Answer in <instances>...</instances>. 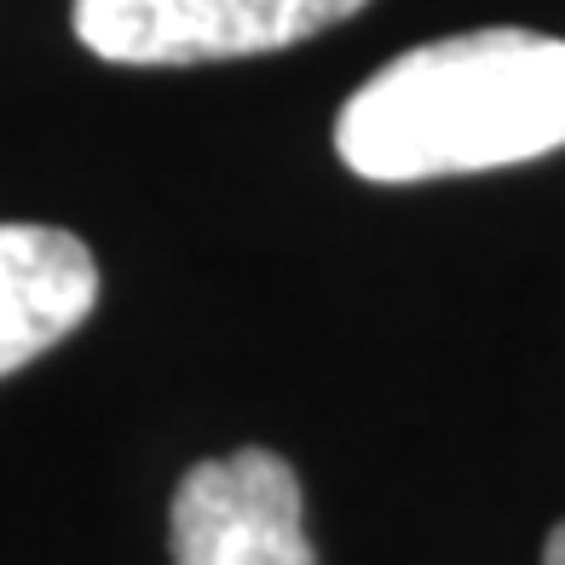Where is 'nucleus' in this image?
Masks as SVG:
<instances>
[{
  "instance_id": "nucleus-1",
  "label": "nucleus",
  "mask_w": 565,
  "mask_h": 565,
  "mask_svg": "<svg viewBox=\"0 0 565 565\" xmlns=\"http://www.w3.org/2000/svg\"><path fill=\"white\" fill-rule=\"evenodd\" d=\"M335 150L358 179L416 185L565 150V41L536 30H468L381 64L335 116Z\"/></svg>"
},
{
  "instance_id": "nucleus-2",
  "label": "nucleus",
  "mask_w": 565,
  "mask_h": 565,
  "mask_svg": "<svg viewBox=\"0 0 565 565\" xmlns=\"http://www.w3.org/2000/svg\"><path fill=\"white\" fill-rule=\"evenodd\" d=\"M364 0H75V41L105 64H209L312 41Z\"/></svg>"
},
{
  "instance_id": "nucleus-3",
  "label": "nucleus",
  "mask_w": 565,
  "mask_h": 565,
  "mask_svg": "<svg viewBox=\"0 0 565 565\" xmlns=\"http://www.w3.org/2000/svg\"><path fill=\"white\" fill-rule=\"evenodd\" d=\"M168 531L173 565H318L300 479L260 445L196 461L173 491Z\"/></svg>"
},
{
  "instance_id": "nucleus-4",
  "label": "nucleus",
  "mask_w": 565,
  "mask_h": 565,
  "mask_svg": "<svg viewBox=\"0 0 565 565\" xmlns=\"http://www.w3.org/2000/svg\"><path fill=\"white\" fill-rule=\"evenodd\" d=\"M98 300V266L82 237L58 225H0V381L35 364Z\"/></svg>"
},
{
  "instance_id": "nucleus-5",
  "label": "nucleus",
  "mask_w": 565,
  "mask_h": 565,
  "mask_svg": "<svg viewBox=\"0 0 565 565\" xmlns=\"http://www.w3.org/2000/svg\"><path fill=\"white\" fill-rule=\"evenodd\" d=\"M543 565H565V520L554 525V536H548V548H543Z\"/></svg>"
}]
</instances>
